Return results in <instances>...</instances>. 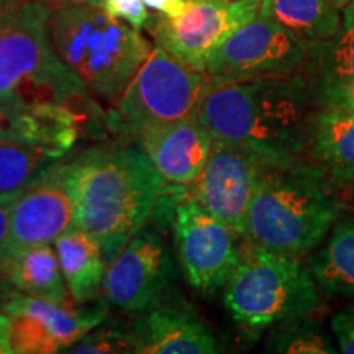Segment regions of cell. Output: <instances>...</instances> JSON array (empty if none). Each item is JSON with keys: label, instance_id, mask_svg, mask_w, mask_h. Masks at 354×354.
<instances>
[{"label": "cell", "instance_id": "cell-10", "mask_svg": "<svg viewBox=\"0 0 354 354\" xmlns=\"http://www.w3.org/2000/svg\"><path fill=\"white\" fill-rule=\"evenodd\" d=\"M264 0H185L176 19L158 15L149 32L158 46L205 73L209 56L240 26L253 20Z\"/></svg>", "mask_w": 354, "mask_h": 354}, {"label": "cell", "instance_id": "cell-7", "mask_svg": "<svg viewBox=\"0 0 354 354\" xmlns=\"http://www.w3.org/2000/svg\"><path fill=\"white\" fill-rule=\"evenodd\" d=\"M210 86L203 71L156 44L115 102L118 128L128 136H138L148 128L197 115Z\"/></svg>", "mask_w": 354, "mask_h": 354}, {"label": "cell", "instance_id": "cell-8", "mask_svg": "<svg viewBox=\"0 0 354 354\" xmlns=\"http://www.w3.org/2000/svg\"><path fill=\"white\" fill-rule=\"evenodd\" d=\"M308 44L258 13L212 53L205 63L210 84H232L299 73Z\"/></svg>", "mask_w": 354, "mask_h": 354}, {"label": "cell", "instance_id": "cell-30", "mask_svg": "<svg viewBox=\"0 0 354 354\" xmlns=\"http://www.w3.org/2000/svg\"><path fill=\"white\" fill-rule=\"evenodd\" d=\"M145 6L151 10H156L159 15H166L169 19H176L184 12L185 0H143Z\"/></svg>", "mask_w": 354, "mask_h": 354}, {"label": "cell", "instance_id": "cell-32", "mask_svg": "<svg viewBox=\"0 0 354 354\" xmlns=\"http://www.w3.org/2000/svg\"><path fill=\"white\" fill-rule=\"evenodd\" d=\"M13 292H15V287L10 284V281L3 274H0V313L6 312V307Z\"/></svg>", "mask_w": 354, "mask_h": 354}, {"label": "cell", "instance_id": "cell-24", "mask_svg": "<svg viewBox=\"0 0 354 354\" xmlns=\"http://www.w3.org/2000/svg\"><path fill=\"white\" fill-rule=\"evenodd\" d=\"M266 348L282 354H335L338 349L312 315L297 317L272 326Z\"/></svg>", "mask_w": 354, "mask_h": 354}, {"label": "cell", "instance_id": "cell-31", "mask_svg": "<svg viewBox=\"0 0 354 354\" xmlns=\"http://www.w3.org/2000/svg\"><path fill=\"white\" fill-rule=\"evenodd\" d=\"M8 330H10V322H8V315L6 312H2V313H0V354H12L10 336H8Z\"/></svg>", "mask_w": 354, "mask_h": 354}, {"label": "cell", "instance_id": "cell-17", "mask_svg": "<svg viewBox=\"0 0 354 354\" xmlns=\"http://www.w3.org/2000/svg\"><path fill=\"white\" fill-rule=\"evenodd\" d=\"M307 159L342 189L354 190V110L315 109L308 125Z\"/></svg>", "mask_w": 354, "mask_h": 354}, {"label": "cell", "instance_id": "cell-27", "mask_svg": "<svg viewBox=\"0 0 354 354\" xmlns=\"http://www.w3.org/2000/svg\"><path fill=\"white\" fill-rule=\"evenodd\" d=\"M100 7L112 19L125 21L136 30L145 28L151 21L143 0H102Z\"/></svg>", "mask_w": 354, "mask_h": 354}, {"label": "cell", "instance_id": "cell-4", "mask_svg": "<svg viewBox=\"0 0 354 354\" xmlns=\"http://www.w3.org/2000/svg\"><path fill=\"white\" fill-rule=\"evenodd\" d=\"M50 37L59 59L104 102L120 99L153 51L140 30L91 3L53 8Z\"/></svg>", "mask_w": 354, "mask_h": 354}, {"label": "cell", "instance_id": "cell-15", "mask_svg": "<svg viewBox=\"0 0 354 354\" xmlns=\"http://www.w3.org/2000/svg\"><path fill=\"white\" fill-rule=\"evenodd\" d=\"M315 109L354 110V0L333 38L308 46L300 69Z\"/></svg>", "mask_w": 354, "mask_h": 354}, {"label": "cell", "instance_id": "cell-11", "mask_svg": "<svg viewBox=\"0 0 354 354\" xmlns=\"http://www.w3.org/2000/svg\"><path fill=\"white\" fill-rule=\"evenodd\" d=\"M174 264L165 238L148 223L140 228L107 266L104 294L110 307L136 313L171 289Z\"/></svg>", "mask_w": 354, "mask_h": 354}, {"label": "cell", "instance_id": "cell-25", "mask_svg": "<svg viewBox=\"0 0 354 354\" xmlns=\"http://www.w3.org/2000/svg\"><path fill=\"white\" fill-rule=\"evenodd\" d=\"M7 315L10 322L8 336L12 354H53L63 351L61 343L41 320L20 312Z\"/></svg>", "mask_w": 354, "mask_h": 354}, {"label": "cell", "instance_id": "cell-12", "mask_svg": "<svg viewBox=\"0 0 354 354\" xmlns=\"http://www.w3.org/2000/svg\"><path fill=\"white\" fill-rule=\"evenodd\" d=\"M268 165L241 146L214 140L209 161L192 184L190 194L243 240L256 185Z\"/></svg>", "mask_w": 354, "mask_h": 354}, {"label": "cell", "instance_id": "cell-14", "mask_svg": "<svg viewBox=\"0 0 354 354\" xmlns=\"http://www.w3.org/2000/svg\"><path fill=\"white\" fill-rule=\"evenodd\" d=\"M133 353L138 354H215L220 343L190 305L167 290L161 299L141 312L133 313L130 323Z\"/></svg>", "mask_w": 354, "mask_h": 354}, {"label": "cell", "instance_id": "cell-5", "mask_svg": "<svg viewBox=\"0 0 354 354\" xmlns=\"http://www.w3.org/2000/svg\"><path fill=\"white\" fill-rule=\"evenodd\" d=\"M223 289L225 308L250 339L322 307V292L308 266L248 241H243L240 263Z\"/></svg>", "mask_w": 354, "mask_h": 354}, {"label": "cell", "instance_id": "cell-1", "mask_svg": "<svg viewBox=\"0 0 354 354\" xmlns=\"http://www.w3.org/2000/svg\"><path fill=\"white\" fill-rule=\"evenodd\" d=\"M315 112L302 71L256 81L212 84L198 118L214 140L258 154L276 166L307 159L310 118Z\"/></svg>", "mask_w": 354, "mask_h": 354}, {"label": "cell", "instance_id": "cell-19", "mask_svg": "<svg viewBox=\"0 0 354 354\" xmlns=\"http://www.w3.org/2000/svg\"><path fill=\"white\" fill-rule=\"evenodd\" d=\"M351 0H264L261 13L308 46L333 38Z\"/></svg>", "mask_w": 354, "mask_h": 354}, {"label": "cell", "instance_id": "cell-21", "mask_svg": "<svg viewBox=\"0 0 354 354\" xmlns=\"http://www.w3.org/2000/svg\"><path fill=\"white\" fill-rule=\"evenodd\" d=\"M7 313L20 312L41 320L56 336L63 351L82 339L88 331L100 326L109 317V302H97L88 308H69V302L56 304L32 295L13 292L8 300Z\"/></svg>", "mask_w": 354, "mask_h": 354}, {"label": "cell", "instance_id": "cell-18", "mask_svg": "<svg viewBox=\"0 0 354 354\" xmlns=\"http://www.w3.org/2000/svg\"><path fill=\"white\" fill-rule=\"evenodd\" d=\"M66 286L74 302L91 304L104 289L107 261L100 243L91 233L74 227L55 241Z\"/></svg>", "mask_w": 354, "mask_h": 354}, {"label": "cell", "instance_id": "cell-28", "mask_svg": "<svg viewBox=\"0 0 354 354\" xmlns=\"http://www.w3.org/2000/svg\"><path fill=\"white\" fill-rule=\"evenodd\" d=\"M21 190L15 192L0 194V274H3V268L7 263L8 243H10V225L12 212L15 207L17 198L20 197Z\"/></svg>", "mask_w": 354, "mask_h": 354}, {"label": "cell", "instance_id": "cell-6", "mask_svg": "<svg viewBox=\"0 0 354 354\" xmlns=\"http://www.w3.org/2000/svg\"><path fill=\"white\" fill-rule=\"evenodd\" d=\"M51 12L44 0H25L0 20V100L71 104L87 95L53 48Z\"/></svg>", "mask_w": 354, "mask_h": 354}, {"label": "cell", "instance_id": "cell-33", "mask_svg": "<svg viewBox=\"0 0 354 354\" xmlns=\"http://www.w3.org/2000/svg\"><path fill=\"white\" fill-rule=\"evenodd\" d=\"M44 2L51 3V6H61V3H91V6H99L102 0H44Z\"/></svg>", "mask_w": 354, "mask_h": 354}, {"label": "cell", "instance_id": "cell-2", "mask_svg": "<svg viewBox=\"0 0 354 354\" xmlns=\"http://www.w3.org/2000/svg\"><path fill=\"white\" fill-rule=\"evenodd\" d=\"M71 162L76 227L100 243L105 261L148 223L161 190L158 174L138 136L88 148Z\"/></svg>", "mask_w": 354, "mask_h": 354}, {"label": "cell", "instance_id": "cell-3", "mask_svg": "<svg viewBox=\"0 0 354 354\" xmlns=\"http://www.w3.org/2000/svg\"><path fill=\"white\" fill-rule=\"evenodd\" d=\"M343 212L342 187L315 162L268 165L256 185L243 241L299 258L320 246Z\"/></svg>", "mask_w": 354, "mask_h": 354}, {"label": "cell", "instance_id": "cell-13", "mask_svg": "<svg viewBox=\"0 0 354 354\" xmlns=\"http://www.w3.org/2000/svg\"><path fill=\"white\" fill-rule=\"evenodd\" d=\"M76 227V198L71 184V162L57 161L51 169L21 190L12 212L8 256L38 245H55Z\"/></svg>", "mask_w": 354, "mask_h": 354}, {"label": "cell", "instance_id": "cell-35", "mask_svg": "<svg viewBox=\"0 0 354 354\" xmlns=\"http://www.w3.org/2000/svg\"><path fill=\"white\" fill-rule=\"evenodd\" d=\"M10 8H13V7H7V6H2V3H0V20L6 17V13L10 10Z\"/></svg>", "mask_w": 354, "mask_h": 354}, {"label": "cell", "instance_id": "cell-9", "mask_svg": "<svg viewBox=\"0 0 354 354\" xmlns=\"http://www.w3.org/2000/svg\"><path fill=\"white\" fill-rule=\"evenodd\" d=\"M171 227L189 284L207 294L225 287L240 263V234L203 209L190 192L177 203Z\"/></svg>", "mask_w": 354, "mask_h": 354}, {"label": "cell", "instance_id": "cell-22", "mask_svg": "<svg viewBox=\"0 0 354 354\" xmlns=\"http://www.w3.org/2000/svg\"><path fill=\"white\" fill-rule=\"evenodd\" d=\"M3 276L21 294L56 304L69 302L68 286L51 245L30 246L12 253L3 268Z\"/></svg>", "mask_w": 354, "mask_h": 354}, {"label": "cell", "instance_id": "cell-34", "mask_svg": "<svg viewBox=\"0 0 354 354\" xmlns=\"http://www.w3.org/2000/svg\"><path fill=\"white\" fill-rule=\"evenodd\" d=\"M21 2H25V0H0V3H2V6H7V7H15Z\"/></svg>", "mask_w": 354, "mask_h": 354}, {"label": "cell", "instance_id": "cell-20", "mask_svg": "<svg viewBox=\"0 0 354 354\" xmlns=\"http://www.w3.org/2000/svg\"><path fill=\"white\" fill-rule=\"evenodd\" d=\"M308 268L326 297L354 300V216H342L323 246L310 256Z\"/></svg>", "mask_w": 354, "mask_h": 354}, {"label": "cell", "instance_id": "cell-23", "mask_svg": "<svg viewBox=\"0 0 354 354\" xmlns=\"http://www.w3.org/2000/svg\"><path fill=\"white\" fill-rule=\"evenodd\" d=\"M61 159L26 141L0 138V194L24 190Z\"/></svg>", "mask_w": 354, "mask_h": 354}, {"label": "cell", "instance_id": "cell-29", "mask_svg": "<svg viewBox=\"0 0 354 354\" xmlns=\"http://www.w3.org/2000/svg\"><path fill=\"white\" fill-rule=\"evenodd\" d=\"M330 330L338 343V351L354 354V308L335 313L330 322Z\"/></svg>", "mask_w": 354, "mask_h": 354}, {"label": "cell", "instance_id": "cell-16", "mask_svg": "<svg viewBox=\"0 0 354 354\" xmlns=\"http://www.w3.org/2000/svg\"><path fill=\"white\" fill-rule=\"evenodd\" d=\"M138 140L162 180L192 185L205 167L214 136L198 115L141 131Z\"/></svg>", "mask_w": 354, "mask_h": 354}, {"label": "cell", "instance_id": "cell-26", "mask_svg": "<svg viewBox=\"0 0 354 354\" xmlns=\"http://www.w3.org/2000/svg\"><path fill=\"white\" fill-rule=\"evenodd\" d=\"M66 353L74 354H118L133 353V338L130 328L122 330L118 326H104L94 328L92 331L73 344Z\"/></svg>", "mask_w": 354, "mask_h": 354}]
</instances>
